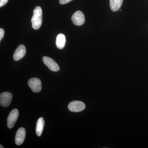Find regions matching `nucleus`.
Returning <instances> with one entry per match:
<instances>
[{"label":"nucleus","mask_w":148,"mask_h":148,"mask_svg":"<svg viewBox=\"0 0 148 148\" xmlns=\"http://www.w3.org/2000/svg\"><path fill=\"white\" fill-rule=\"evenodd\" d=\"M42 61L46 66L52 71H58L60 69L58 64L53 59L47 56L43 57Z\"/></svg>","instance_id":"423d86ee"},{"label":"nucleus","mask_w":148,"mask_h":148,"mask_svg":"<svg viewBox=\"0 0 148 148\" xmlns=\"http://www.w3.org/2000/svg\"><path fill=\"white\" fill-rule=\"evenodd\" d=\"M26 53V49L25 46L21 45L17 47L13 55L14 59L18 61L23 58Z\"/></svg>","instance_id":"1a4fd4ad"},{"label":"nucleus","mask_w":148,"mask_h":148,"mask_svg":"<svg viewBox=\"0 0 148 148\" xmlns=\"http://www.w3.org/2000/svg\"><path fill=\"white\" fill-rule=\"evenodd\" d=\"M4 34L5 32L3 29H2V28H1V29H0V40H1L3 38V37H4Z\"/></svg>","instance_id":"4468645a"},{"label":"nucleus","mask_w":148,"mask_h":148,"mask_svg":"<svg viewBox=\"0 0 148 148\" xmlns=\"http://www.w3.org/2000/svg\"><path fill=\"white\" fill-rule=\"evenodd\" d=\"M0 146H1V147H0V148H4V147H3V146L2 145H0Z\"/></svg>","instance_id":"dca6fc26"},{"label":"nucleus","mask_w":148,"mask_h":148,"mask_svg":"<svg viewBox=\"0 0 148 148\" xmlns=\"http://www.w3.org/2000/svg\"><path fill=\"white\" fill-rule=\"evenodd\" d=\"M72 1V0H59V3L61 5H64Z\"/></svg>","instance_id":"2eb2a0df"},{"label":"nucleus","mask_w":148,"mask_h":148,"mask_svg":"<svg viewBox=\"0 0 148 148\" xmlns=\"http://www.w3.org/2000/svg\"><path fill=\"white\" fill-rule=\"evenodd\" d=\"M66 37L62 34H59L57 36L56 40V45L58 48L62 49L64 47L66 43Z\"/></svg>","instance_id":"f8f14e48"},{"label":"nucleus","mask_w":148,"mask_h":148,"mask_svg":"<svg viewBox=\"0 0 148 148\" xmlns=\"http://www.w3.org/2000/svg\"><path fill=\"white\" fill-rule=\"evenodd\" d=\"M12 98V94L11 92H5L0 95V104L3 107H7L10 106Z\"/></svg>","instance_id":"20e7f679"},{"label":"nucleus","mask_w":148,"mask_h":148,"mask_svg":"<svg viewBox=\"0 0 148 148\" xmlns=\"http://www.w3.org/2000/svg\"><path fill=\"white\" fill-rule=\"evenodd\" d=\"M8 0H0V7H2L8 2Z\"/></svg>","instance_id":"ddd939ff"},{"label":"nucleus","mask_w":148,"mask_h":148,"mask_svg":"<svg viewBox=\"0 0 148 148\" xmlns=\"http://www.w3.org/2000/svg\"><path fill=\"white\" fill-rule=\"evenodd\" d=\"M26 133V130L24 127H20L17 130L15 139V143L16 145L19 146L23 144L25 140Z\"/></svg>","instance_id":"6e6552de"},{"label":"nucleus","mask_w":148,"mask_h":148,"mask_svg":"<svg viewBox=\"0 0 148 148\" xmlns=\"http://www.w3.org/2000/svg\"><path fill=\"white\" fill-rule=\"evenodd\" d=\"M73 23L77 26H81L84 24L85 16L82 12L77 11L72 16Z\"/></svg>","instance_id":"0eeeda50"},{"label":"nucleus","mask_w":148,"mask_h":148,"mask_svg":"<svg viewBox=\"0 0 148 148\" xmlns=\"http://www.w3.org/2000/svg\"><path fill=\"white\" fill-rule=\"evenodd\" d=\"M85 107V105L83 102L78 101H72L68 106L69 110L74 112H81L84 110Z\"/></svg>","instance_id":"f03ea898"},{"label":"nucleus","mask_w":148,"mask_h":148,"mask_svg":"<svg viewBox=\"0 0 148 148\" xmlns=\"http://www.w3.org/2000/svg\"><path fill=\"white\" fill-rule=\"evenodd\" d=\"M28 84L34 92H39L41 90L42 83L39 79L37 78L30 79L28 82Z\"/></svg>","instance_id":"7ed1b4c3"},{"label":"nucleus","mask_w":148,"mask_h":148,"mask_svg":"<svg viewBox=\"0 0 148 148\" xmlns=\"http://www.w3.org/2000/svg\"><path fill=\"white\" fill-rule=\"evenodd\" d=\"M45 121L42 117H40L37 121L36 126V133L38 136H40L43 130Z\"/></svg>","instance_id":"9b49d317"},{"label":"nucleus","mask_w":148,"mask_h":148,"mask_svg":"<svg viewBox=\"0 0 148 148\" xmlns=\"http://www.w3.org/2000/svg\"><path fill=\"white\" fill-rule=\"evenodd\" d=\"M18 116V111L15 109L12 110L7 119V125L9 128H12L16 123Z\"/></svg>","instance_id":"39448f33"},{"label":"nucleus","mask_w":148,"mask_h":148,"mask_svg":"<svg viewBox=\"0 0 148 148\" xmlns=\"http://www.w3.org/2000/svg\"><path fill=\"white\" fill-rule=\"evenodd\" d=\"M123 0H110V7L111 10L116 12L121 7Z\"/></svg>","instance_id":"9d476101"},{"label":"nucleus","mask_w":148,"mask_h":148,"mask_svg":"<svg viewBox=\"0 0 148 148\" xmlns=\"http://www.w3.org/2000/svg\"><path fill=\"white\" fill-rule=\"evenodd\" d=\"M42 10L40 6L35 8L32 19V26L35 30L39 29L42 23Z\"/></svg>","instance_id":"f257e3e1"}]
</instances>
